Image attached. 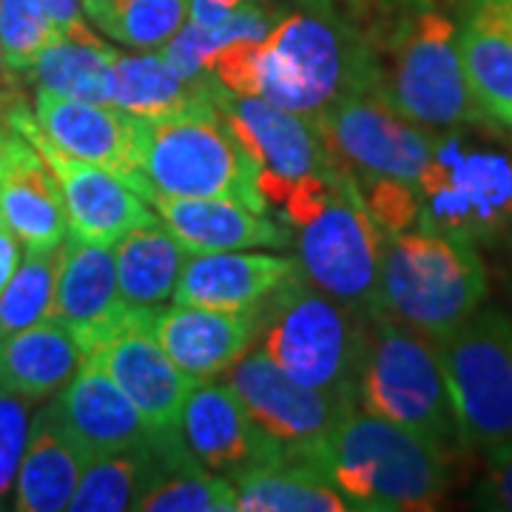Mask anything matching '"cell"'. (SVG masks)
<instances>
[{
  "mask_svg": "<svg viewBox=\"0 0 512 512\" xmlns=\"http://www.w3.org/2000/svg\"><path fill=\"white\" fill-rule=\"evenodd\" d=\"M225 373V384L237 393L251 419L291 456L311 453L353 407H359L353 393L296 382L259 350L242 356Z\"/></svg>",
  "mask_w": 512,
  "mask_h": 512,
  "instance_id": "cell-14",
  "label": "cell"
},
{
  "mask_svg": "<svg viewBox=\"0 0 512 512\" xmlns=\"http://www.w3.org/2000/svg\"><path fill=\"white\" fill-rule=\"evenodd\" d=\"M66 430L89 456L131 450L151 436V427L103 367L86 359L55 399Z\"/></svg>",
  "mask_w": 512,
  "mask_h": 512,
  "instance_id": "cell-24",
  "label": "cell"
},
{
  "mask_svg": "<svg viewBox=\"0 0 512 512\" xmlns=\"http://www.w3.org/2000/svg\"><path fill=\"white\" fill-rule=\"evenodd\" d=\"M191 0H83L97 32L137 52H160L188 18Z\"/></svg>",
  "mask_w": 512,
  "mask_h": 512,
  "instance_id": "cell-31",
  "label": "cell"
},
{
  "mask_svg": "<svg viewBox=\"0 0 512 512\" xmlns=\"http://www.w3.org/2000/svg\"><path fill=\"white\" fill-rule=\"evenodd\" d=\"M504 131L484 117L433 134L416 180L419 228L490 251L512 237V140Z\"/></svg>",
  "mask_w": 512,
  "mask_h": 512,
  "instance_id": "cell-2",
  "label": "cell"
},
{
  "mask_svg": "<svg viewBox=\"0 0 512 512\" xmlns=\"http://www.w3.org/2000/svg\"><path fill=\"white\" fill-rule=\"evenodd\" d=\"M254 342L282 373L316 390L356 396L367 313L319 291L308 276L291 274L254 311Z\"/></svg>",
  "mask_w": 512,
  "mask_h": 512,
  "instance_id": "cell-5",
  "label": "cell"
},
{
  "mask_svg": "<svg viewBox=\"0 0 512 512\" xmlns=\"http://www.w3.org/2000/svg\"><path fill=\"white\" fill-rule=\"evenodd\" d=\"M490 276L476 245L427 228L384 237L379 311L439 342L487 302Z\"/></svg>",
  "mask_w": 512,
  "mask_h": 512,
  "instance_id": "cell-7",
  "label": "cell"
},
{
  "mask_svg": "<svg viewBox=\"0 0 512 512\" xmlns=\"http://www.w3.org/2000/svg\"><path fill=\"white\" fill-rule=\"evenodd\" d=\"M421 3H430V6H433V3H439V0H421Z\"/></svg>",
  "mask_w": 512,
  "mask_h": 512,
  "instance_id": "cell-45",
  "label": "cell"
},
{
  "mask_svg": "<svg viewBox=\"0 0 512 512\" xmlns=\"http://www.w3.org/2000/svg\"><path fill=\"white\" fill-rule=\"evenodd\" d=\"M265 6H271L276 15H288V12H319V15H333L339 12V0H262Z\"/></svg>",
  "mask_w": 512,
  "mask_h": 512,
  "instance_id": "cell-41",
  "label": "cell"
},
{
  "mask_svg": "<svg viewBox=\"0 0 512 512\" xmlns=\"http://www.w3.org/2000/svg\"><path fill=\"white\" fill-rule=\"evenodd\" d=\"M384 234L345 171L328 208L299 228V265L319 291L359 313L379 311Z\"/></svg>",
  "mask_w": 512,
  "mask_h": 512,
  "instance_id": "cell-10",
  "label": "cell"
},
{
  "mask_svg": "<svg viewBox=\"0 0 512 512\" xmlns=\"http://www.w3.org/2000/svg\"><path fill=\"white\" fill-rule=\"evenodd\" d=\"M456 35L476 106L512 131V0H456Z\"/></svg>",
  "mask_w": 512,
  "mask_h": 512,
  "instance_id": "cell-21",
  "label": "cell"
},
{
  "mask_svg": "<svg viewBox=\"0 0 512 512\" xmlns=\"http://www.w3.org/2000/svg\"><path fill=\"white\" fill-rule=\"evenodd\" d=\"M336 168L413 183L433 151L430 128L407 120L379 92H356L313 117Z\"/></svg>",
  "mask_w": 512,
  "mask_h": 512,
  "instance_id": "cell-11",
  "label": "cell"
},
{
  "mask_svg": "<svg viewBox=\"0 0 512 512\" xmlns=\"http://www.w3.org/2000/svg\"><path fill=\"white\" fill-rule=\"evenodd\" d=\"M117 285L128 305L157 308L174 296L183 274L188 248L174 237L165 222H148L114 242Z\"/></svg>",
  "mask_w": 512,
  "mask_h": 512,
  "instance_id": "cell-30",
  "label": "cell"
},
{
  "mask_svg": "<svg viewBox=\"0 0 512 512\" xmlns=\"http://www.w3.org/2000/svg\"><path fill=\"white\" fill-rule=\"evenodd\" d=\"M57 29H69L83 20V0H43Z\"/></svg>",
  "mask_w": 512,
  "mask_h": 512,
  "instance_id": "cell-42",
  "label": "cell"
},
{
  "mask_svg": "<svg viewBox=\"0 0 512 512\" xmlns=\"http://www.w3.org/2000/svg\"><path fill=\"white\" fill-rule=\"evenodd\" d=\"M356 404L413 430L450 461L467 450L436 342L382 311L367 313Z\"/></svg>",
  "mask_w": 512,
  "mask_h": 512,
  "instance_id": "cell-6",
  "label": "cell"
},
{
  "mask_svg": "<svg viewBox=\"0 0 512 512\" xmlns=\"http://www.w3.org/2000/svg\"><path fill=\"white\" fill-rule=\"evenodd\" d=\"M146 311L137 308L126 325L103 339L86 359L109 373L154 433L180 430L185 399L197 387V379L183 373L154 342L143 325Z\"/></svg>",
  "mask_w": 512,
  "mask_h": 512,
  "instance_id": "cell-16",
  "label": "cell"
},
{
  "mask_svg": "<svg viewBox=\"0 0 512 512\" xmlns=\"http://www.w3.org/2000/svg\"><path fill=\"white\" fill-rule=\"evenodd\" d=\"M180 433L205 470L231 481L285 456L225 382H197L185 399Z\"/></svg>",
  "mask_w": 512,
  "mask_h": 512,
  "instance_id": "cell-17",
  "label": "cell"
},
{
  "mask_svg": "<svg viewBox=\"0 0 512 512\" xmlns=\"http://www.w3.org/2000/svg\"><path fill=\"white\" fill-rule=\"evenodd\" d=\"M6 80V69H3V55H0V83Z\"/></svg>",
  "mask_w": 512,
  "mask_h": 512,
  "instance_id": "cell-44",
  "label": "cell"
},
{
  "mask_svg": "<svg viewBox=\"0 0 512 512\" xmlns=\"http://www.w3.org/2000/svg\"><path fill=\"white\" fill-rule=\"evenodd\" d=\"M217 106L242 151L256 165V191L268 208L279 211L293 185L313 174L336 171L316 123L308 117L279 109L262 97L231 94L222 83L217 86Z\"/></svg>",
  "mask_w": 512,
  "mask_h": 512,
  "instance_id": "cell-13",
  "label": "cell"
},
{
  "mask_svg": "<svg viewBox=\"0 0 512 512\" xmlns=\"http://www.w3.org/2000/svg\"><path fill=\"white\" fill-rule=\"evenodd\" d=\"M143 325L165 356L197 382L225 373L254 345L251 311L228 313L191 305L148 308Z\"/></svg>",
  "mask_w": 512,
  "mask_h": 512,
  "instance_id": "cell-20",
  "label": "cell"
},
{
  "mask_svg": "<svg viewBox=\"0 0 512 512\" xmlns=\"http://www.w3.org/2000/svg\"><path fill=\"white\" fill-rule=\"evenodd\" d=\"M242 3L245 0H191L188 3V15L200 26H214V23L228 18L234 9H239Z\"/></svg>",
  "mask_w": 512,
  "mask_h": 512,
  "instance_id": "cell-39",
  "label": "cell"
},
{
  "mask_svg": "<svg viewBox=\"0 0 512 512\" xmlns=\"http://www.w3.org/2000/svg\"><path fill=\"white\" fill-rule=\"evenodd\" d=\"M299 458L316 461L350 510H436L450 487V458L396 421L353 407L330 436Z\"/></svg>",
  "mask_w": 512,
  "mask_h": 512,
  "instance_id": "cell-3",
  "label": "cell"
},
{
  "mask_svg": "<svg viewBox=\"0 0 512 512\" xmlns=\"http://www.w3.org/2000/svg\"><path fill=\"white\" fill-rule=\"evenodd\" d=\"M476 507L512 512V441L490 447L487 470L476 490Z\"/></svg>",
  "mask_w": 512,
  "mask_h": 512,
  "instance_id": "cell-37",
  "label": "cell"
},
{
  "mask_svg": "<svg viewBox=\"0 0 512 512\" xmlns=\"http://www.w3.org/2000/svg\"><path fill=\"white\" fill-rule=\"evenodd\" d=\"M35 117L60 151L106 168L146 200L148 185L140 174V117L111 103L72 100L46 89H37Z\"/></svg>",
  "mask_w": 512,
  "mask_h": 512,
  "instance_id": "cell-15",
  "label": "cell"
},
{
  "mask_svg": "<svg viewBox=\"0 0 512 512\" xmlns=\"http://www.w3.org/2000/svg\"><path fill=\"white\" fill-rule=\"evenodd\" d=\"M396 3H402V0H339V6L348 9L345 18H348L356 29L373 23V20L379 18V15H384V12H390Z\"/></svg>",
  "mask_w": 512,
  "mask_h": 512,
  "instance_id": "cell-40",
  "label": "cell"
},
{
  "mask_svg": "<svg viewBox=\"0 0 512 512\" xmlns=\"http://www.w3.org/2000/svg\"><path fill=\"white\" fill-rule=\"evenodd\" d=\"M242 512H348L345 495L311 458L285 456L237 481Z\"/></svg>",
  "mask_w": 512,
  "mask_h": 512,
  "instance_id": "cell-29",
  "label": "cell"
},
{
  "mask_svg": "<svg viewBox=\"0 0 512 512\" xmlns=\"http://www.w3.org/2000/svg\"><path fill=\"white\" fill-rule=\"evenodd\" d=\"M57 274H60V245L23 251L18 271L0 291V339L32 328L52 316Z\"/></svg>",
  "mask_w": 512,
  "mask_h": 512,
  "instance_id": "cell-33",
  "label": "cell"
},
{
  "mask_svg": "<svg viewBox=\"0 0 512 512\" xmlns=\"http://www.w3.org/2000/svg\"><path fill=\"white\" fill-rule=\"evenodd\" d=\"M495 254L501 259V282L507 288V296L512 299V237L501 248H495Z\"/></svg>",
  "mask_w": 512,
  "mask_h": 512,
  "instance_id": "cell-43",
  "label": "cell"
},
{
  "mask_svg": "<svg viewBox=\"0 0 512 512\" xmlns=\"http://www.w3.org/2000/svg\"><path fill=\"white\" fill-rule=\"evenodd\" d=\"M117 285V265L111 245L66 239L60 245V274L52 316L72 330L77 345L89 356L103 339L134 316Z\"/></svg>",
  "mask_w": 512,
  "mask_h": 512,
  "instance_id": "cell-19",
  "label": "cell"
},
{
  "mask_svg": "<svg viewBox=\"0 0 512 512\" xmlns=\"http://www.w3.org/2000/svg\"><path fill=\"white\" fill-rule=\"evenodd\" d=\"M208 74L231 94L262 97L308 120L348 94L379 92L376 52L339 12H288L265 40L220 49Z\"/></svg>",
  "mask_w": 512,
  "mask_h": 512,
  "instance_id": "cell-1",
  "label": "cell"
},
{
  "mask_svg": "<svg viewBox=\"0 0 512 512\" xmlns=\"http://www.w3.org/2000/svg\"><path fill=\"white\" fill-rule=\"evenodd\" d=\"M57 26L43 0H0V55L6 74L29 72Z\"/></svg>",
  "mask_w": 512,
  "mask_h": 512,
  "instance_id": "cell-34",
  "label": "cell"
},
{
  "mask_svg": "<svg viewBox=\"0 0 512 512\" xmlns=\"http://www.w3.org/2000/svg\"><path fill=\"white\" fill-rule=\"evenodd\" d=\"M444 379L467 447L512 441V316L478 308L436 342Z\"/></svg>",
  "mask_w": 512,
  "mask_h": 512,
  "instance_id": "cell-9",
  "label": "cell"
},
{
  "mask_svg": "<svg viewBox=\"0 0 512 512\" xmlns=\"http://www.w3.org/2000/svg\"><path fill=\"white\" fill-rule=\"evenodd\" d=\"M154 205L165 228L188 248V254L245 251V248H285L291 231L285 222L271 220L265 211L225 197H163Z\"/></svg>",
  "mask_w": 512,
  "mask_h": 512,
  "instance_id": "cell-23",
  "label": "cell"
},
{
  "mask_svg": "<svg viewBox=\"0 0 512 512\" xmlns=\"http://www.w3.org/2000/svg\"><path fill=\"white\" fill-rule=\"evenodd\" d=\"M20 245L23 242L18 239V234L9 228V222L0 217V291L6 288V282L18 271L20 256H23Z\"/></svg>",
  "mask_w": 512,
  "mask_h": 512,
  "instance_id": "cell-38",
  "label": "cell"
},
{
  "mask_svg": "<svg viewBox=\"0 0 512 512\" xmlns=\"http://www.w3.org/2000/svg\"><path fill=\"white\" fill-rule=\"evenodd\" d=\"M86 362L72 330L49 316L0 339V390L43 402L57 396Z\"/></svg>",
  "mask_w": 512,
  "mask_h": 512,
  "instance_id": "cell-26",
  "label": "cell"
},
{
  "mask_svg": "<svg viewBox=\"0 0 512 512\" xmlns=\"http://www.w3.org/2000/svg\"><path fill=\"white\" fill-rule=\"evenodd\" d=\"M148 476V439L131 450L94 456L74 490L69 510L123 512L134 510Z\"/></svg>",
  "mask_w": 512,
  "mask_h": 512,
  "instance_id": "cell-32",
  "label": "cell"
},
{
  "mask_svg": "<svg viewBox=\"0 0 512 512\" xmlns=\"http://www.w3.org/2000/svg\"><path fill=\"white\" fill-rule=\"evenodd\" d=\"M0 114L20 128L52 165L60 191H63V208H66V225L69 237L92 245H114L126 237L128 231L157 222L148 202L126 185L120 177L100 165L83 163L69 157L43 134L37 123L35 109L12 92H0Z\"/></svg>",
  "mask_w": 512,
  "mask_h": 512,
  "instance_id": "cell-12",
  "label": "cell"
},
{
  "mask_svg": "<svg viewBox=\"0 0 512 512\" xmlns=\"http://www.w3.org/2000/svg\"><path fill=\"white\" fill-rule=\"evenodd\" d=\"M92 456L66 430L55 402L32 416L26 453L20 461L12 510L60 512L69 510L74 490Z\"/></svg>",
  "mask_w": 512,
  "mask_h": 512,
  "instance_id": "cell-25",
  "label": "cell"
},
{
  "mask_svg": "<svg viewBox=\"0 0 512 512\" xmlns=\"http://www.w3.org/2000/svg\"><path fill=\"white\" fill-rule=\"evenodd\" d=\"M29 404L32 402L23 396L0 390V510H9L15 498L20 461L32 427Z\"/></svg>",
  "mask_w": 512,
  "mask_h": 512,
  "instance_id": "cell-36",
  "label": "cell"
},
{
  "mask_svg": "<svg viewBox=\"0 0 512 512\" xmlns=\"http://www.w3.org/2000/svg\"><path fill=\"white\" fill-rule=\"evenodd\" d=\"M217 77L185 80L160 52L111 57V106L140 120H165L217 103Z\"/></svg>",
  "mask_w": 512,
  "mask_h": 512,
  "instance_id": "cell-27",
  "label": "cell"
},
{
  "mask_svg": "<svg viewBox=\"0 0 512 512\" xmlns=\"http://www.w3.org/2000/svg\"><path fill=\"white\" fill-rule=\"evenodd\" d=\"M362 37L379 60V94L407 120L444 131L487 117L464 77L456 20L430 3L404 0Z\"/></svg>",
  "mask_w": 512,
  "mask_h": 512,
  "instance_id": "cell-4",
  "label": "cell"
},
{
  "mask_svg": "<svg viewBox=\"0 0 512 512\" xmlns=\"http://www.w3.org/2000/svg\"><path fill=\"white\" fill-rule=\"evenodd\" d=\"M140 174L146 202L163 197H225L268 211L256 191V165L242 151L220 106L165 120H140Z\"/></svg>",
  "mask_w": 512,
  "mask_h": 512,
  "instance_id": "cell-8",
  "label": "cell"
},
{
  "mask_svg": "<svg viewBox=\"0 0 512 512\" xmlns=\"http://www.w3.org/2000/svg\"><path fill=\"white\" fill-rule=\"evenodd\" d=\"M299 271V259L245 251L188 254L174 288L177 305L208 311L248 313Z\"/></svg>",
  "mask_w": 512,
  "mask_h": 512,
  "instance_id": "cell-22",
  "label": "cell"
},
{
  "mask_svg": "<svg viewBox=\"0 0 512 512\" xmlns=\"http://www.w3.org/2000/svg\"><path fill=\"white\" fill-rule=\"evenodd\" d=\"M0 217L23 248H57L69 237L63 191L40 148L0 114Z\"/></svg>",
  "mask_w": 512,
  "mask_h": 512,
  "instance_id": "cell-18",
  "label": "cell"
},
{
  "mask_svg": "<svg viewBox=\"0 0 512 512\" xmlns=\"http://www.w3.org/2000/svg\"><path fill=\"white\" fill-rule=\"evenodd\" d=\"M114 46L94 32L86 20L57 29L52 43L40 52L29 77L37 89L86 103H111V57Z\"/></svg>",
  "mask_w": 512,
  "mask_h": 512,
  "instance_id": "cell-28",
  "label": "cell"
},
{
  "mask_svg": "<svg viewBox=\"0 0 512 512\" xmlns=\"http://www.w3.org/2000/svg\"><path fill=\"white\" fill-rule=\"evenodd\" d=\"M353 180L359 185L367 211L384 237L419 228L421 202L416 185L393 177H373V174H353Z\"/></svg>",
  "mask_w": 512,
  "mask_h": 512,
  "instance_id": "cell-35",
  "label": "cell"
}]
</instances>
